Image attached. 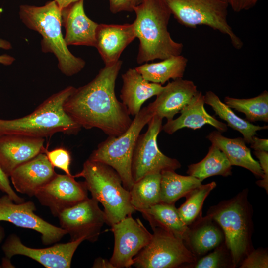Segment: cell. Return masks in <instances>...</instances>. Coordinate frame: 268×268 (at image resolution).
Masks as SVG:
<instances>
[{
	"label": "cell",
	"mask_w": 268,
	"mask_h": 268,
	"mask_svg": "<svg viewBox=\"0 0 268 268\" xmlns=\"http://www.w3.org/2000/svg\"><path fill=\"white\" fill-rule=\"evenodd\" d=\"M122 64L119 60L105 66L90 82L75 88L66 101L65 111L81 128H96L108 136H118L131 125L133 120L115 91Z\"/></svg>",
	"instance_id": "cell-1"
},
{
	"label": "cell",
	"mask_w": 268,
	"mask_h": 268,
	"mask_svg": "<svg viewBox=\"0 0 268 268\" xmlns=\"http://www.w3.org/2000/svg\"><path fill=\"white\" fill-rule=\"evenodd\" d=\"M132 9L136 14L133 23L139 40L138 64L181 55L183 44L175 41L168 30L172 14L164 0H142Z\"/></svg>",
	"instance_id": "cell-2"
},
{
	"label": "cell",
	"mask_w": 268,
	"mask_h": 268,
	"mask_svg": "<svg viewBox=\"0 0 268 268\" xmlns=\"http://www.w3.org/2000/svg\"><path fill=\"white\" fill-rule=\"evenodd\" d=\"M75 89L69 86L52 94L24 117L10 120L0 118V136L15 134L44 138L57 133L77 134L81 127L64 107Z\"/></svg>",
	"instance_id": "cell-3"
},
{
	"label": "cell",
	"mask_w": 268,
	"mask_h": 268,
	"mask_svg": "<svg viewBox=\"0 0 268 268\" xmlns=\"http://www.w3.org/2000/svg\"><path fill=\"white\" fill-rule=\"evenodd\" d=\"M19 14L26 27L42 36V51L55 56L63 74L71 76L83 69L85 61L73 55L65 42L61 28L62 10L55 0L40 6L22 5Z\"/></svg>",
	"instance_id": "cell-4"
},
{
	"label": "cell",
	"mask_w": 268,
	"mask_h": 268,
	"mask_svg": "<svg viewBox=\"0 0 268 268\" xmlns=\"http://www.w3.org/2000/svg\"><path fill=\"white\" fill-rule=\"evenodd\" d=\"M252 214L247 189L211 206L207 212V215L215 220L223 231L234 268L239 266L253 250Z\"/></svg>",
	"instance_id": "cell-5"
},
{
	"label": "cell",
	"mask_w": 268,
	"mask_h": 268,
	"mask_svg": "<svg viewBox=\"0 0 268 268\" xmlns=\"http://www.w3.org/2000/svg\"><path fill=\"white\" fill-rule=\"evenodd\" d=\"M83 177L93 199L102 204L111 226L135 210L131 204L130 192L124 188L118 173L104 163L87 159L82 170L73 175Z\"/></svg>",
	"instance_id": "cell-6"
},
{
	"label": "cell",
	"mask_w": 268,
	"mask_h": 268,
	"mask_svg": "<svg viewBox=\"0 0 268 268\" xmlns=\"http://www.w3.org/2000/svg\"><path fill=\"white\" fill-rule=\"evenodd\" d=\"M153 116L149 105L141 108L125 132L118 136H108L99 144L88 158L113 168L120 176L124 188L129 191L134 184L132 174L134 148L142 129Z\"/></svg>",
	"instance_id": "cell-7"
},
{
	"label": "cell",
	"mask_w": 268,
	"mask_h": 268,
	"mask_svg": "<svg viewBox=\"0 0 268 268\" xmlns=\"http://www.w3.org/2000/svg\"><path fill=\"white\" fill-rule=\"evenodd\" d=\"M172 15L181 25L196 28L204 25L227 35L233 46L241 49L243 43L227 20V0H164Z\"/></svg>",
	"instance_id": "cell-8"
},
{
	"label": "cell",
	"mask_w": 268,
	"mask_h": 268,
	"mask_svg": "<svg viewBox=\"0 0 268 268\" xmlns=\"http://www.w3.org/2000/svg\"><path fill=\"white\" fill-rule=\"evenodd\" d=\"M149 243L134 257L133 266L139 268H174L189 266L197 260L183 240L159 226L151 227Z\"/></svg>",
	"instance_id": "cell-9"
},
{
	"label": "cell",
	"mask_w": 268,
	"mask_h": 268,
	"mask_svg": "<svg viewBox=\"0 0 268 268\" xmlns=\"http://www.w3.org/2000/svg\"><path fill=\"white\" fill-rule=\"evenodd\" d=\"M162 119L153 116L147 124L146 132L138 137L132 162L134 183L151 173L175 170L181 167L177 159L167 156L158 148L157 137L162 130Z\"/></svg>",
	"instance_id": "cell-10"
},
{
	"label": "cell",
	"mask_w": 268,
	"mask_h": 268,
	"mask_svg": "<svg viewBox=\"0 0 268 268\" xmlns=\"http://www.w3.org/2000/svg\"><path fill=\"white\" fill-rule=\"evenodd\" d=\"M58 217L62 228L69 234L71 241L84 238L97 240L101 228L107 223L105 214L96 200L88 198L61 212Z\"/></svg>",
	"instance_id": "cell-11"
},
{
	"label": "cell",
	"mask_w": 268,
	"mask_h": 268,
	"mask_svg": "<svg viewBox=\"0 0 268 268\" xmlns=\"http://www.w3.org/2000/svg\"><path fill=\"white\" fill-rule=\"evenodd\" d=\"M111 226L114 247L110 262L114 268L130 267L134 257L149 243L152 234L139 219L135 220L131 214Z\"/></svg>",
	"instance_id": "cell-12"
},
{
	"label": "cell",
	"mask_w": 268,
	"mask_h": 268,
	"mask_svg": "<svg viewBox=\"0 0 268 268\" xmlns=\"http://www.w3.org/2000/svg\"><path fill=\"white\" fill-rule=\"evenodd\" d=\"M36 207L31 201L17 203L6 194L0 197V221H4L17 227L35 230L41 235L43 244L59 241L67 232L45 221L37 215Z\"/></svg>",
	"instance_id": "cell-13"
},
{
	"label": "cell",
	"mask_w": 268,
	"mask_h": 268,
	"mask_svg": "<svg viewBox=\"0 0 268 268\" xmlns=\"http://www.w3.org/2000/svg\"><path fill=\"white\" fill-rule=\"evenodd\" d=\"M84 240L80 238L46 248L36 249L24 245L19 237L11 234L6 239L2 249L8 259L21 255L36 261L47 268H69L75 251Z\"/></svg>",
	"instance_id": "cell-14"
},
{
	"label": "cell",
	"mask_w": 268,
	"mask_h": 268,
	"mask_svg": "<svg viewBox=\"0 0 268 268\" xmlns=\"http://www.w3.org/2000/svg\"><path fill=\"white\" fill-rule=\"evenodd\" d=\"M74 178L73 175L57 174L35 196L53 215L58 217L64 210L88 198L84 182H77Z\"/></svg>",
	"instance_id": "cell-15"
},
{
	"label": "cell",
	"mask_w": 268,
	"mask_h": 268,
	"mask_svg": "<svg viewBox=\"0 0 268 268\" xmlns=\"http://www.w3.org/2000/svg\"><path fill=\"white\" fill-rule=\"evenodd\" d=\"M45 139L20 135L0 136V167L9 177L16 167L44 153Z\"/></svg>",
	"instance_id": "cell-16"
},
{
	"label": "cell",
	"mask_w": 268,
	"mask_h": 268,
	"mask_svg": "<svg viewBox=\"0 0 268 268\" xmlns=\"http://www.w3.org/2000/svg\"><path fill=\"white\" fill-rule=\"evenodd\" d=\"M56 174L45 153H40L16 167L9 177L16 191L32 197Z\"/></svg>",
	"instance_id": "cell-17"
},
{
	"label": "cell",
	"mask_w": 268,
	"mask_h": 268,
	"mask_svg": "<svg viewBox=\"0 0 268 268\" xmlns=\"http://www.w3.org/2000/svg\"><path fill=\"white\" fill-rule=\"evenodd\" d=\"M133 23L100 24L95 36V46L105 66L117 62L124 49L135 38Z\"/></svg>",
	"instance_id": "cell-18"
},
{
	"label": "cell",
	"mask_w": 268,
	"mask_h": 268,
	"mask_svg": "<svg viewBox=\"0 0 268 268\" xmlns=\"http://www.w3.org/2000/svg\"><path fill=\"white\" fill-rule=\"evenodd\" d=\"M197 92V86L192 81L183 78L176 79L163 86L155 100L148 105L154 116L169 121L180 112Z\"/></svg>",
	"instance_id": "cell-19"
},
{
	"label": "cell",
	"mask_w": 268,
	"mask_h": 268,
	"mask_svg": "<svg viewBox=\"0 0 268 268\" xmlns=\"http://www.w3.org/2000/svg\"><path fill=\"white\" fill-rule=\"evenodd\" d=\"M62 23L66 30L64 39L68 45L95 47L98 24L86 15L83 0H79L62 10Z\"/></svg>",
	"instance_id": "cell-20"
},
{
	"label": "cell",
	"mask_w": 268,
	"mask_h": 268,
	"mask_svg": "<svg viewBox=\"0 0 268 268\" xmlns=\"http://www.w3.org/2000/svg\"><path fill=\"white\" fill-rule=\"evenodd\" d=\"M204 95L201 92L198 91L181 110V115L175 119L167 121L162 126V130L169 134H172L184 128L196 130L205 124H209L221 133L227 131V125L209 115L204 108Z\"/></svg>",
	"instance_id": "cell-21"
},
{
	"label": "cell",
	"mask_w": 268,
	"mask_h": 268,
	"mask_svg": "<svg viewBox=\"0 0 268 268\" xmlns=\"http://www.w3.org/2000/svg\"><path fill=\"white\" fill-rule=\"evenodd\" d=\"M122 79L120 97L130 115L134 117L146 100L156 96L163 88L160 84L146 80L135 68L128 69L122 75Z\"/></svg>",
	"instance_id": "cell-22"
},
{
	"label": "cell",
	"mask_w": 268,
	"mask_h": 268,
	"mask_svg": "<svg viewBox=\"0 0 268 268\" xmlns=\"http://www.w3.org/2000/svg\"><path fill=\"white\" fill-rule=\"evenodd\" d=\"M189 227V233L185 244L197 258L204 255L225 241L221 228L208 215L200 216Z\"/></svg>",
	"instance_id": "cell-23"
},
{
	"label": "cell",
	"mask_w": 268,
	"mask_h": 268,
	"mask_svg": "<svg viewBox=\"0 0 268 268\" xmlns=\"http://www.w3.org/2000/svg\"><path fill=\"white\" fill-rule=\"evenodd\" d=\"M206 138L224 153L231 166L243 167L255 176L262 177L263 173L259 162L252 157L243 138H228L218 131L211 132Z\"/></svg>",
	"instance_id": "cell-24"
},
{
	"label": "cell",
	"mask_w": 268,
	"mask_h": 268,
	"mask_svg": "<svg viewBox=\"0 0 268 268\" xmlns=\"http://www.w3.org/2000/svg\"><path fill=\"white\" fill-rule=\"evenodd\" d=\"M139 212L151 227H162L186 243L189 227L182 220L174 204L160 202Z\"/></svg>",
	"instance_id": "cell-25"
},
{
	"label": "cell",
	"mask_w": 268,
	"mask_h": 268,
	"mask_svg": "<svg viewBox=\"0 0 268 268\" xmlns=\"http://www.w3.org/2000/svg\"><path fill=\"white\" fill-rule=\"evenodd\" d=\"M157 63H145L135 69L147 81L164 84L172 79L182 78L188 59L182 55L172 56Z\"/></svg>",
	"instance_id": "cell-26"
},
{
	"label": "cell",
	"mask_w": 268,
	"mask_h": 268,
	"mask_svg": "<svg viewBox=\"0 0 268 268\" xmlns=\"http://www.w3.org/2000/svg\"><path fill=\"white\" fill-rule=\"evenodd\" d=\"M204 96L205 103L210 106L215 114L225 121L227 125L234 130L239 132L243 136L245 142L250 144L252 137L257 134V132L268 129V125L263 126L255 125L245 119L236 115L228 105L222 102L213 92L208 91Z\"/></svg>",
	"instance_id": "cell-27"
},
{
	"label": "cell",
	"mask_w": 268,
	"mask_h": 268,
	"mask_svg": "<svg viewBox=\"0 0 268 268\" xmlns=\"http://www.w3.org/2000/svg\"><path fill=\"white\" fill-rule=\"evenodd\" d=\"M161 175V202L168 204H175L177 200L186 197L202 182L191 175H179L175 170H163Z\"/></svg>",
	"instance_id": "cell-28"
},
{
	"label": "cell",
	"mask_w": 268,
	"mask_h": 268,
	"mask_svg": "<svg viewBox=\"0 0 268 268\" xmlns=\"http://www.w3.org/2000/svg\"><path fill=\"white\" fill-rule=\"evenodd\" d=\"M161 173L148 174L134 183L130 190L131 203L140 211L161 202Z\"/></svg>",
	"instance_id": "cell-29"
},
{
	"label": "cell",
	"mask_w": 268,
	"mask_h": 268,
	"mask_svg": "<svg viewBox=\"0 0 268 268\" xmlns=\"http://www.w3.org/2000/svg\"><path fill=\"white\" fill-rule=\"evenodd\" d=\"M231 170L232 166L224 153L212 144L203 159L188 166L187 173L202 182L212 176L227 177L231 175Z\"/></svg>",
	"instance_id": "cell-30"
},
{
	"label": "cell",
	"mask_w": 268,
	"mask_h": 268,
	"mask_svg": "<svg viewBox=\"0 0 268 268\" xmlns=\"http://www.w3.org/2000/svg\"><path fill=\"white\" fill-rule=\"evenodd\" d=\"M224 102L230 108L244 113L250 122H268V92L265 90L255 97L239 99L226 96Z\"/></svg>",
	"instance_id": "cell-31"
},
{
	"label": "cell",
	"mask_w": 268,
	"mask_h": 268,
	"mask_svg": "<svg viewBox=\"0 0 268 268\" xmlns=\"http://www.w3.org/2000/svg\"><path fill=\"white\" fill-rule=\"evenodd\" d=\"M216 186L213 181L202 185L188 194L185 202L178 209L180 218L188 226L191 225L201 216V209L204 201L211 191Z\"/></svg>",
	"instance_id": "cell-32"
},
{
	"label": "cell",
	"mask_w": 268,
	"mask_h": 268,
	"mask_svg": "<svg viewBox=\"0 0 268 268\" xmlns=\"http://www.w3.org/2000/svg\"><path fill=\"white\" fill-rule=\"evenodd\" d=\"M189 266L195 268H234L230 251L225 241Z\"/></svg>",
	"instance_id": "cell-33"
},
{
	"label": "cell",
	"mask_w": 268,
	"mask_h": 268,
	"mask_svg": "<svg viewBox=\"0 0 268 268\" xmlns=\"http://www.w3.org/2000/svg\"><path fill=\"white\" fill-rule=\"evenodd\" d=\"M44 153L54 167L60 169L67 175H72L70 171L71 155L68 150L64 147H58L48 151L46 148Z\"/></svg>",
	"instance_id": "cell-34"
},
{
	"label": "cell",
	"mask_w": 268,
	"mask_h": 268,
	"mask_svg": "<svg viewBox=\"0 0 268 268\" xmlns=\"http://www.w3.org/2000/svg\"><path fill=\"white\" fill-rule=\"evenodd\" d=\"M240 268H267L268 255L266 249H253L242 260Z\"/></svg>",
	"instance_id": "cell-35"
},
{
	"label": "cell",
	"mask_w": 268,
	"mask_h": 268,
	"mask_svg": "<svg viewBox=\"0 0 268 268\" xmlns=\"http://www.w3.org/2000/svg\"><path fill=\"white\" fill-rule=\"evenodd\" d=\"M254 154L259 160L263 175L262 179L256 181V184L268 192V152L264 151H254Z\"/></svg>",
	"instance_id": "cell-36"
},
{
	"label": "cell",
	"mask_w": 268,
	"mask_h": 268,
	"mask_svg": "<svg viewBox=\"0 0 268 268\" xmlns=\"http://www.w3.org/2000/svg\"><path fill=\"white\" fill-rule=\"evenodd\" d=\"M0 191L7 195L15 202L19 203L24 201L23 198L19 197L12 188L9 177L2 170L0 167Z\"/></svg>",
	"instance_id": "cell-37"
},
{
	"label": "cell",
	"mask_w": 268,
	"mask_h": 268,
	"mask_svg": "<svg viewBox=\"0 0 268 268\" xmlns=\"http://www.w3.org/2000/svg\"><path fill=\"white\" fill-rule=\"evenodd\" d=\"M259 0H227L229 6L236 12L249 10L257 4Z\"/></svg>",
	"instance_id": "cell-38"
},
{
	"label": "cell",
	"mask_w": 268,
	"mask_h": 268,
	"mask_svg": "<svg viewBox=\"0 0 268 268\" xmlns=\"http://www.w3.org/2000/svg\"><path fill=\"white\" fill-rule=\"evenodd\" d=\"M110 11L116 14L121 11H132L129 0H109Z\"/></svg>",
	"instance_id": "cell-39"
},
{
	"label": "cell",
	"mask_w": 268,
	"mask_h": 268,
	"mask_svg": "<svg viewBox=\"0 0 268 268\" xmlns=\"http://www.w3.org/2000/svg\"><path fill=\"white\" fill-rule=\"evenodd\" d=\"M12 48L11 43L2 39L0 38V48L5 50H9ZM15 60L14 57L7 54L0 55V63L4 65H10L12 64Z\"/></svg>",
	"instance_id": "cell-40"
},
{
	"label": "cell",
	"mask_w": 268,
	"mask_h": 268,
	"mask_svg": "<svg viewBox=\"0 0 268 268\" xmlns=\"http://www.w3.org/2000/svg\"><path fill=\"white\" fill-rule=\"evenodd\" d=\"M250 145L251 147L255 151H268V139L260 138L254 136Z\"/></svg>",
	"instance_id": "cell-41"
},
{
	"label": "cell",
	"mask_w": 268,
	"mask_h": 268,
	"mask_svg": "<svg viewBox=\"0 0 268 268\" xmlns=\"http://www.w3.org/2000/svg\"><path fill=\"white\" fill-rule=\"evenodd\" d=\"M93 268H114L110 261L101 258L95 260Z\"/></svg>",
	"instance_id": "cell-42"
},
{
	"label": "cell",
	"mask_w": 268,
	"mask_h": 268,
	"mask_svg": "<svg viewBox=\"0 0 268 268\" xmlns=\"http://www.w3.org/2000/svg\"><path fill=\"white\" fill-rule=\"evenodd\" d=\"M61 10L81 0H55Z\"/></svg>",
	"instance_id": "cell-43"
},
{
	"label": "cell",
	"mask_w": 268,
	"mask_h": 268,
	"mask_svg": "<svg viewBox=\"0 0 268 268\" xmlns=\"http://www.w3.org/2000/svg\"><path fill=\"white\" fill-rule=\"evenodd\" d=\"M5 236L4 230L2 226L0 225V243H1ZM0 268L1 266H0Z\"/></svg>",
	"instance_id": "cell-44"
},
{
	"label": "cell",
	"mask_w": 268,
	"mask_h": 268,
	"mask_svg": "<svg viewBox=\"0 0 268 268\" xmlns=\"http://www.w3.org/2000/svg\"><path fill=\"white\" fill-rule=\"evenodd\" d=\"M142 0H129L130 3L132 7L139 4Z\"/></svg>",
	"instance_id": "cell-45"
}]
</instances>
